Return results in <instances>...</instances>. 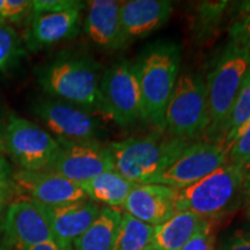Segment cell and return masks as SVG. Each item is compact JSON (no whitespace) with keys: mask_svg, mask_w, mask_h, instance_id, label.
Segmentation results:
<instances>
[{"mask_svg":"<svg viewBox=\"0 0 250 250\" xmlns=\"http://www.w3.org/2000/svg\"><path fill=\"white\" fill-rule=\"evenodd\" d=\"M36 79L50 98L109 117L100 93L101 66L83 50H62L35 68Z\"/></svg>","mask_w":250,"mask_h":250,"instance_id":"6da1fadb","label":"cell"},{"mask_svg":"<svg viewBox=\"0 0 250 250\" xmlns=\"http://www.w3.org/2000/svg\"><path fill=\"white\" fill-rule=\"evenodd\" d=\"M191 143L156 129L147 136L130 137L107 146L115 170L133 183L154 184Z\"/></svg>","mask_w":250,"mask_h":250,"instance_id":"7a4b0ae2","label":"cell"},{"mask_svg":"<svg viewBox=\"0 0 250 250\" xmlns=\"http://www.w3.org/2000/svg\"><path fill=\"white\" fill-rule=\"evenodd\" d=\"M134 64L142 92L144 121L164 129V117L176 85L181 46L171 41H158L144 49Z\"/></svg>","mask_w":250,"mask_h":250,"instance_id":"3957f363","label":"cell"},{"mask_svg":"<svg viewBox=\"0 0 250 250\" xmlns=\"http://www.w3.org/2000/svg\"><path fill=\"white\" fill-rule=\"evenodd\" d=\"M247 173L226 162L213 173L176 192V212H192L208 220L225 217L243 198Z\"/></svg>","mask_w":250,"mask_h":250,"instance_id":"277c9868","label":"cell"},{"mask_svg":"<svg viewBox=\"0 0 250 250\" xmlns=\"http://www.w3.org/2000/svg\"><path fill=\"white\" fill-rule=\"evenodd\" d=\"M249 66L250 50L232 42L227 43L212 62L205 81L210 115L205 140H217Z\"/></svg>","mask_w":250,"mask_h":250,"instance_id":"5b68a950","label":"cell"},{"mask_svg":"<svg viewBox=\"0 0 250 250\" xmlns=\"http://www.w3.org/2000/svg\"><path fill=\"white\" fill-rule=\"evenodd\" d=\"M210 126L206 83L198 73L177 78L164 117V129L171 136L199 140Z\"/></svg>","mask_w":250,"mask_h":250,"instance_id":"8992f818","label":"cell"},{"mask_svg":"<svg viewBox=\"0 0 250 250\" xmlns=\"http://www.w3.org/2000/svg\"><path fill=\"white\" fill-rule=\"evenodd\" d=\"M57 139L26 118L11 114L5 123L4 153L26 171L49 170L58 153Z\"/></svg>","mask_w":250,"mask_h":250,"instance_id":"52a82bcc","label":"cell"},{"mask_svg":"<svg viewBox=\"0 0 250 250\" xmlns=\"http://www.w3.org/2000/svg\"><path fill=\"white\" fill-rule=\"evenodd\" d=\"M100 93L109 117L121 126L144 120L142 92L134 64L122 58L102 72Z\"/></svg>","mask_w":250,"mask_h":250,"instance_id":"ba28073f","label":"cell"},{"mask_svg":"<svg viewBox=\"0 0 250 250\" xmlns=\"http://www.w3.org/2000/svg\"><path fill=\"white\" fill-rule=\"evenodd\" d=\"M34 115L55 134L68 140H100L105 129L98 115L62 100L42 98L34 102Z\"/></svg>","mask_w":250,"mask_h":250,"instance_id":"9c48e42d","label":"cell"},{"mask_svg":"<svg viewBox=\"0 0 250 250\" xmlns=\"http://www.w3.org/2000/svg\"><path fill=\"white\" fill-rule=\"evenodd\" d=\"M56 139L59 149L50 166V171L83 184L104 171L115 170L107 144L100 140Z\"/></svg>","mask_w":250,"mask_h":250,"instance_id":"30bf717a","label":"cell"},{"mask_svg":"<svg viewBox=\"0 0 250 250\" xmlns=\"http://www.w3.org/2000/svg\"><path fill=\"white\" fill-rule=\"evenodd\" d=\"M49 241L56 239L42 206L27 198L9 204L2 224L1 250H29Z\"/></svg>","mask_w":250,"mask_h":250,"instance_id":"8fae6325","label":"cell"},{"mask_svg":"<svg viewBox=\"0 0 250 250\" xmlns=\"http://www.w3.org/2000/svg\"><path fill=\"white\" fill-rule=\"evenodd\" d=\"M227 162L224 144L210 140H196L179 155L154 184L183 189L198 182Z\"/></svg>","mask_w":250,"mask_h":250,"instance_id":"7c38bea8","label":"cell"},{"mask_svg":"<svg viewBox=\"0 0 250 250\" xmlns=\"http://www.w3.org/2000/svg\"><path fill=\"white\" fill-rule=\"evenodd\" d=\"M13 182L17 192L37 204L57 206L88 199L80 184L50 170L14 171Z\"/></svg>","mask_w":250,"mask_h":250,"instance_id":"4fadbf2b","label":"cell"},{"mask_svg":"<svg viewBox=\"0 0 250 250\" xmlns=\"http://www.w3.org/2000/svg\"><path fill=\"white\" fill-rule=\"evenodd\" d=\"M76 7L62 12H31L22 41L27 51L37 52L74 39L81 27V12Z\"/></svg>","mask_w":250,"mask_h":250,"instance_id":"5bb4252c","label":"cell"},{"mask_svg":"<svg viewBox=\"0 0 250 250\" xmlns=\"http://www.w3.org/2000/svg\"><path fill=\"white\" fill-rule=\"evenodd\" d=\"M177 189L162 184H138L124 203V210L152 226L166 223L176 213Z\"/></svg>","mask_w":250,"mask_h":250,"instance_id":"9a60e30c","label":"cell"},{"mask_svg":"<svg viewBox=\"0 0 250 250\" xmlns=\"http://www.w3.org/2000/svg\"><path fill=\"white\" fill-rule=\"evenodd\" d=\"M173 4L168 0H130L121 2V28L125 44L144 39L169 20Z\"/></svg>","mask_w":250,"mask_h":250,"instance_id":"2e32d148","label":"cell"},{"mask_svg":"<svg viewBox=\"0 0 250 250\" xmlns=\"http://www.w3.org/2000/svg\"><path fill=\"white\" fill-rule=\"evenodd\" d=\"M41 206L48 217L56 241L64 247H72L78 237L88 229L101 210L90 199L57 206Z\"/></svg>","mask_w":250,"mask_h":250,"instance_id":"e0dca14e","label":"cell"},{"mask_svg":"<svg viewBox=\"0 0 250 250\" xmlns=\"http://www.w3.org/2000/svg\"><path fill=\"white\" fill-rule=\"evenodd\" d=\"M83 30L90 42L100 49L115 51L124 48L121 28V1L90 0L87 2Z\"/></svg>","mask_w":250,"mask_h":250,"instance_id":"ac0fdd59","label":"cell"},{"mask_svg":"<svg viewBox=\"0 0 250 250\" xmlns=\"http://www.w3.org/2000/svg\"><path fill=\"white\" fill-rule=\"evenodd\" d=\"M206 220L192 212H176L169 220L155 226L153 246L158 250H181Z\"/></svg>","mask_w":250,"mask_h":250,"instance_id":"d6986e66","label":"cell"},{"mask_svg":"<svg viewBox=\"0 0 250 250\" xmlns=\"http://www.w3.org/2000/svg\"><path fill=\"white\" fill-rule=\"evenodd\" d=\"M122 212L103 208L85 233L73 242V250H116Z\"/></svg>","mask_w":250,"mask_h":250,"instance_id":"ffe728a7","label":"cell"},{"mask_svg":"<svg viewBox=\"0 0 250 250\" xmlns=\"http://www.w3.org/2000/svg\"><path fill=\"white\" fill-rule=\"evenodd\" d=\"M80 186L90 201L116 208L124 205L127 196L138 184L131 182L116 170H109Z\"/></svg>","mask_w":250,"mask_h":250,"instance_id":"44dd1931","label":"cell"},{"mask_svg":"<svg viewBox=\"0 0 250 250\" xmlns=\"http://www.w3.org/2000/svg\"><path fill=\"white\" fill-rule=\"evenodd\" d=\"M232 2L227 0L199 1L190 18V31L196 44H205L213 39L223 24Z\"/></svg>","mask_w":250,"mask_h":250,"instance_id":"7402d4cb","label":"cell"},{"mask_svg":"<svg viewBox=\"0 0 250 250\" xmlns=\"http://www.w3.org/2000/svg\"><path fill=\"white\" fill-rule=\"evenodd\" d=\"M250 121V66L233 103L229 115L221 126L215 143L228 146L235 133Z\"/></svg>","mask_w":250,"mask_h":250,"instance_id":"603a6c76","label":"cell"},{"mask_svg":"<svg viewBox=\"0 0 250 250\" xmlns=\"http://www.w3.org/2000/svg\"><path fill=\"white\" fill-rule=\"evenodd\" d=\"M155 226L122 213L116 250H145L153 245Z\"/></svg>","mask_w":250,"mask_h":250,"instance_id":"cb8c5ba5","label":"cell"},{"mask_svg":"<svg viewBox=\"0 0 250 250\" xmlns=\"http://www.w3.org/2000/svg\"><path fill=\"white\" fill-rule=\"evenodd\" d=\"M22 37L11 24H0V76L8 74L26 55Z\"/></svg>","mask_w":250,"mask_h":250,"instance_id":"d4e9b609","label":"cell"},{"mask_svg":"<svg viewBox=\"0 0 250 250\" xmlns=\"http://www.w3.org/2000/svg\"><path fill=\"white\" fill-rule=\"evenodd\" d=\"M229 14V42L250 50V0L234 4L232 2Z\"/></svg>","mask_w":250,"mask_h":250,"instance_id":"484cf974","label":"cell"},{"mask_svg":"<svg viewBox=\"0 0 250 250\" xmlns=\"http://www.w3.org/2000/svg\"><path fill=\"white\" fill-rule=\"evenodd\" d=\"M227 162L250 170V121L235 133L227 146Z\"/></svg>","mask_w":250,"mask_h":250,"instance_id":"4316f807","label":"cell"},{"mask_svg":"<svg viewBox=\"0 0 250 250\" xmlns=\"http://www.w3.org/2000/svg\"><path fill=\"white\" fill-rule=\"evenodd\" d=\"M214 220H206L181 250H214Z\"/></svg>","mask_w":250,"mask_h":250,"instance_id":"83f0119b","label":"cell"},{"mask_svg":"<svg viewBox=\"0 0 250 250\" xmlns=\"http://www.w3.org/2000/svg\"><path fill=\"white\" fill-rule=\"evenodd\" d=\"M76 7H86V2L79 0H34L31 12H62Z\"/></svg>","mask_w":250,"mask_h":250,"instance_id":"f1b7e54d","label":"cell"},{"mask_svg":"<svg viewBox=\"0 0 250 250\" xmlns=\"http://www.w3.org/2000/svg\"><path fill=\"white\" fill-rule=\"evenodd\" d=\"M13 168L2 155H0V192L12 197L17 193L13 182Z\"/></svg>","mask_w":250,"mask_h":250,"instance_id":"f546056e","label":"cell"},{"mask_svg":"<svg viewBox=\"0 0 250 250\" xmlns=\"http://www.w3.org/2000/svg\"><path fill=\"white\" fill-rule=\"evenodd\" d=\"M219 250H250V234L236 230L221 245Z\"/></svg>","mask_w":250,"mask_h":250,"instance_id":"4dcf8cb0","label":"cell"},{"mask_svg":"<svg viewBox=\"0 0 250 250\" xmlns=\"http://www.w3.org/2000/svg\"><path fill=\"white\" fill-rule=\"evenodd\" d=\"M29 250H73V247H64L56 241H49L34 246Z\"/></svg>","mask_w":250,"mask_h":250,"instance_id":"1f68e13d","label":"cell"},{"mask_svg":"<svg viewBox=\"0 0 250 250\" xmlns=\"http://www.w3.org/2000/svg\"><path fill=\"white\" fill-rule=\"evenodd\" d=\"M8 5L7 0H0V24H8Z\"/></svg>","mask_w":250,"mask_h":250,"instance_id":"d6a6232c","label":"cell"},{"mask_svg":"<svg viewBox=\"0 0 250 250\" xmlns=\"http://www.w3.org/2000/svg\"><path fill=\"white\" fill-rule=\"evenodd\" d=\"M242 192H243V197L250 202V170L246 175L245 182H243Z\"/></svg>","mask_w":250,"mask_h":250,"instance_id":"836d02e7","label":"cell"},{"mask_svg":"<svg viewBox=\"0 0 250 250\" xmlns=\"http://www.w3.org/2000/svg\"><path fill=\"white\" fill-rule=\"evenodd\" d=\"M4 134H5V122L0 114V155L4 153Z\"/></svg>","mask_w":250,"mask_h":250,"instance_id":"e575fe53","label":"cell"},{"mask_svg":"<svg viewBox=\"0 0 250 250\" xmlns=\"http://www.w3.org/2000/svg\"><path fill=\"white\" fill-rule=\"evenodd\" d=\"M11 198H12V197H9L8 195H6V193L0 192V217H1L2 210H4L5 205L7 204V202H8Z\"/></svg>","mask_w":250,"mask_h":250,"instance_id":"d590c367","label":"cell"},{"mask_svg":"<svg viewBox=\"0 0 250 250\" xmlns=\"http://www.w3.org/2000/svg\"><path fill=\"white\" fill-rule=\"evenodd\" d=\"M145 250H158V249H156V248H155V247L152 245V246H149V247H148V248H147V249H145Z\"/></svg>","mask_w":250,"mask_h":250,"instance_id":"8d00e7d4","label":"cell"},{"mask_svg":"<svg viewBox=\"0 0 250 250\" xmlns=\"http://www.w3.org/2000/svg\"><path fill=\"white\" fill-rule=\"evenodd\" d=\"M249 217H250V210H249Z\"/></svg>","mask_w":250,"mask_h":250,"instance_id":"74e56055","label":"cell"}]
</instances>
